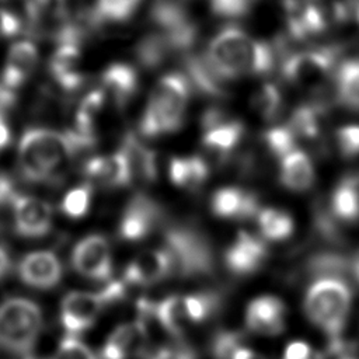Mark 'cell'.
Masks as SVG:
<instances>
[{"label": "cell", "mask_w": 359, "mask_h": 359, "mask_svg": "<svg viewBox=\"0 0 359 359\" xmlns=\"http://www.w3.org/2000/svg\"><path fill=\"white\" fill-rule=\"evenodd\" d=\"M94 143L74 130L28 129L18 143L20 170L29 181H49L76 151L91 147Z\"/></svg>", "instance_id": "6da1fadb"}, {"label": "cell", "mask_w": 359, "mask_h": 359, "mask_svg": "<svg viewBox=\"0 0 359 359\" xmlns=\"http://www.w3.org/2000/svg\"><path fill=\"white\" fill-rule=\"evenodd\" d=\"M205 59L220 80L268 73L275 63L272 48L237 27H226L212 38Z\"/></svg>", "instance_id": "7a4b0ae2"}, {"label": "cell", "mask_w": 359, "mask_h": 359, "mask_svg": "<svg viewBox=\"0 0 359 359\" xmlns=\"http://www.w3.org/2000/svg\"><path fill=\"white\" fill-rule=\"evenodd\" d=\"M189 97V84L184 74L163 76L150 93L139 130L146 137L171 133L181 128Z\"/></svg>", "instance_id": "3957f363"}, {"label": "cell", "mask_w": 359, "mask_h": 359, "mask_svg": "<svg viewBox=\"0 0 359 359\" xmlns=\"http://www.w3.org/2000/svg\"><path fill=\"white\" fill-rule=\"evenodd\" d=\"M352 303L351 287L335 276L314 280L304 296V311L313 324L320 327L331 341L338 339Z\"/></svg>", "instance_id": "277c9868"}, {"label": "cell", "mask_w": 359, "mask_h": 359, "mask_svg": "<svg viewBox=\"0 0 359 359\" xmlns=\"http://www.w3.org/2000/svg\"><path fill=\"white\" fill-rule=\"evenodd\" d=\"M41 307L27 297L0 303V349L27 358L42 330Z\"/></svg>", "instance_id": "5b68a950"}, {"label": "cell", "mask_w": 359, "mask_h": 359, "mask_svg": "<svg viewBox=\"0 0 359 359\" xmlns=\"http://www.w3.org/2000/svg\"><path fill=\"white\" fill-rule=\"evenodd\" d=\"M126 283L109 280L100 292H69L60 302V323L69 335L81 334L94 325L102 310L125 297Z\"/></svg>", "instance_id": "8992f818"}, {"label": "cell", "mask_w": 359, "mask_h": 359, "mask_svg": "<svg viewBox=\"0 0 359 359\" xmlns=\"http://www.w3.org/2000/svg\"><path fill=\"white\" fill-rule=\"evenodd\" d=\"M165 250L171 255L174 273L199 276L213 269V254L206 238L192 229L171 227L165 231Z\"/></svg>", "instance_id": "52a82bcc"}, {"label": "cell", "mask_w": 359, "mask_h": 359, "mask_svg": "<svg viewBox=\"0 0 359 359\" xmlns=\"http://www.w3.org/2000/svg\"><path fill=\"white\" fill-rule=\"evenodd\" d=\"M337 55L335 48L296 52L285 59L282 74L287 83L303 90L321 88L334 70Z\"/></svg>", "instance_id": "ba28073f"}, {"label": "cell", "mask_w": 359, "mask_h": 359, "mask_svg": "<svg viewBox=\"0 0 359 359\" xmlns=\"http://www.w3.org/2000/svg\"><path fill=\"white\" fill-rule=\"evenodd\" d=\"M72 266L90 280L107 282L112 275V258L107 238L101 234H88L72 251Z\"/></svg>", "instance_id": "9c48e42d"}, {"label": "cell", "mask_w": 359, "mask_h": 359, "mask_svg": "<svg viewBox=\"0 0 359 359\" xmlns=\"http://www.w3.org/2000/svg\"><path fill=\"white\" fill-rule=\"evenodd\" d=\"M15 231L28 238H38L49 233L52 227V208L45 201L18 194L13 203Z\"/></svg>", "instance_id": "30bf717a"}, {"label": "cell", "mask_w": 359, "mask_h": 359, "mask_svg": "<svg viewBox=\"0 0 359 359\" xmlns=\"http://www.w3.org/2000/svg\"><path fill=\"white\" fill-rule=\"evenodd\" d=\"M17 273L22 283L46 290L60 282L63 268L55 252L41 250L24 255L17 265Z\"/></svg>", "instance_id": "8fae6325"}, {"label": "cell", "mask_w": 359, "mask_h": 359, "mask_svg": "<svg viewBox=\"0 0 359 359\" xmlns=\"http://www.w3.org/2000/svg\"><path fill=\"white\" fill-rule=\"evenodd\" d=\"M174 273L171 255L165 248L146 250L136 255L125 268L123 282L130 285L150 286Z\"/></svg>", "instance_id": "7c38bea8"}, {"label": "cell", "mask_w": 359, "mask_h": 359, "mask_svg": "<svg viewBox=\"0 0 359 359\" xmlns=\"http://www.w3.org/2000/svg\"><path fill=\"white\" fill-rule=\"evenodd\" d=\"M146 320L137 317L135 321L118 325L107 338L100 359H130L140 356L146 349Z\"/></svg>", "instance_id": "4fadbf2b"}, {"label": "cell", "mask_w": 359, "mask_h": 359, "mask_svg": "<svg viewBox=\"0 0 359 359\" xmlns=\"http://www.w3.org/2000/svg\"><path fill=\"white\" fill-rule=\"evenodd\" d=\"M160 219L158 206L144 195L133 196L119 220L118 233L122 240L137 241L150 234Z\"/></svg>", "instance_id": "5bb4252c"}, {"label": "cell", "mask_w": 359, "mask_h": 359, "mask_svg": "<svg viewBox=\"0 0 359 359\" xmlns=\"http://www.w3.org/2000/svg\"><path fill=\"white\" fill-rule=\"evenodd\" d=\"M268 254L264 241L245 231H240L234 243L224 252V262L229 271L236 275H248L255 272Z\"/></svg>", "instance_id": "9a60e30c"}, {"label": "cell", "mask_w": 359, "mask_h": 359, "mask_svg": "<svg viewBox=\"0 0 359 359\" xmlns=\"http://www.w3.org/2000/svg\"><path fill=\"white\" fill-rule=\"evenodd\" d=\"M247 327L261 335H276L285 328V304L275 296L252 299L245 310Z\"/></svg>", "instance_id": "2e32d148"}, {"label": "cell", "mask_w": 359, "mask_h": 359, "mask_svg": "<svg viewBox=\"0 0 359 359\" xmlns=\"http://www.w3.org/2000/svg\"><path fill=\"white\" fill-rule=\"evenodd\" d=\"M202 126L203 146L219 154H226L233 150L244 135L241 122L224 121L217 111H208L202 119Z\"/></svg>", "instance_id": "e0dca14e"}, {"label": "cell", "mask_w": 359, "mask_h": 359, "mask_svg": "<svg viewBox=\"0 0 359 359\" xmlns=\"http://www.w3.org/2000/svg\"><path fill=\"white\" fill-rule=\"evenodd\" d=\"M88 180L107 188L125 187L132 181L129 161L122 150L111 156H97L90 158L84 165Z\"/></svg>", "instance_id": "ac0fdd59"}, {"label": "cell", "mask_w": 359, "mask_h": 359, "mask_svg": "<svg viewBox=\"0 0 359 359\" xmlns=\"http://www.w3.org/2000/svg\"><path fill=\"white\" fill-rule=\"evenodd\" d=\"M213 215L224 219H248L259 212L258 199L254 194L240 188H220L210 202Z\"/></svg>", "instance_id": "d6986e66"}, {"label": "cell", "mask_w": 359, "mask_h": 359, "mask_svg": "<svg viewBox=\"0 0 359 359\" xmlns=\"http://www.w3.org/2000/svg\"><path fill=\"white\" fill-rule=\"evenodd\" d=\"M36 63V48L28 41H18L8 49L0 81L14 91L29 77Z\"/></svg>", "instance_id": "ffe728a7"}, {"label": "cell", "mask_w": 359, "mask_h": 359, "mask_svg": "<svg viewBox=\"0 0 359 359\" xmlns=\"http://www.w3.org/2000/svg\"><path fill=\"white\" fill-rule=\"evenodd\" d=\"M80 49L79 43H59L50 57V74L56 83L66 91L77 90L83 83V74L79 70Z\"/></svg>", "instance_id": "44dd1931"}, {"label": "cell", "mask_w": 359, "mask_h": 359, "mask_svg": "<svg viewBox=\"0 0 359 359\" xmlns=\"http://www.w3.org/2000/svg\"><path fill=\"white\" fill-rule=\"evenodd\" d=\"M102 91L109 95L115 105L123 107L137 88V73L132 66L115 63L102 73Z\"/></svg>", "instance_id": "7402d4cb"}, {"label": "cell", "mask_w": 359, "mask_h": 359, "mask_svg": "<svg viewBox=\"0 0 359 359\" xmlns=\"http://www.w3.org/2000/svg\"><path fill=\"white\" fill-rule=\"evenodd\" d=\"M280 182L290 191L302 192L314 182V168L309 156L302 150H293L280 158Z\"/></svg>", "instance_id": "603a6c76"}, {"label": "cell", "mask_w": 359, "mask_h": 359, "mask_svg": "<svg viewBox=\"0 0 359 359\" xmlns=\"http://www.w3.org/2000/svg\"><path fill=\"white\" fill-rule=\"evenodd\" d=\"M121 150L125 153L129 161L132 180L136 178L143 182L154 181L157 175L156 154L150 149H147L132 133H129L125 136Z\"/></svg>", "instance_id": "cb8c5ba5"}, {"label": "cell", "mask_w": 359, "mask_h": 359, "mask_svg": "<svg viewBox=\"0 0 359 359\" xmlns=\"http://www.w3.org/2000/svg\"><path fill=\"white\" fill-rule=\"evenodd\" d=\"M168 174L171 182L177 187L195 189L206 181L209 168L206 161L198 156L174 157L170 163Z\"/></svg>", "instance_id": "d4e9b609"}, {"label": "cell", "mask_w": 359, "mask_h": 359, "mask_svg": "<svg viewBox=\"0 0 359 359\" xmlns=\"http://www.w3.org/2000/svg\"><path fill=\"white\" fill-rule=\"evenodd\" d=\"M335 90L341 104L359 111V59H349L341 63L335 72Z\"/></svg>", "instance_id": "484cf974"}, {"label": "cell", "mask_w": 359, "mask_h": 359, "mask_svg": "<svg viewBox=\"0 0 359 359\" xmlns=\"http://www.w3.org/2000/svg\"><path fill=\"white\" fill-rule=\"evenodd\" d=\"M151 317H154L171 335H181L184 332L185 324L188 323L182 296L171 294L157 303L154 302Z\"/></svg>", "instance_id": "4316f807"}, {"label": "cell", "mask_w": 359, "mask_h": 359, "mask_svg": "<svg viewBox=\"0 0 359 359\" xmlns=\"http://www.w3.org/2000/svg\"><path fill=\"white\" fill-rule=\"evenodd\" d=\"M105 93L98 88L94 91H90L80 102L77 111H76V128L73 129L77 132L80 136L95 142V133H94V126H95V119L98 114L102 109L104 101H105Z\"/></svg>", "instance_id": "83f0119b"}, {"label": "cell", "mask_w": 359, "mask_h": 359, "mask_svg": "<svg viewBox=\"0 0 359 359\" xmlns=\"http://www.w3.org/2000/svg\"><path fill=\"white\" fill-rule=\"evenodd\" d=\"M259 231L264 238L280 241L293 233V219L283 210L273 208L261 209L257 215Z\"/></svg>", "instance_id": "f1b7e54d"}, {"label": "cell", "mask_w": 359, "mask_h": 359, "mask_svg": "<svg viewBox=\"0 0 359 359\" xmlns=\"http://www.w3.org/2000/svg\"><path fill=\"white\" fill-rule=\"evenodd\" d=\"M331 210L344 222H355L359 219V195L349 178H344L335 188L331 198Z\"/></svg>", "instance_id": "f546056e"}, {"label": "cell", "mask_w": 359, "mask_h": 359, "mask_svg": "<svg viewBox=\"0 0 359 359\" xmlns=\"http://www.w3.org/2000/svg\"><path fill=\"white\" fill-rule=\"evenodd\" d=\"M323 115H324V109L321 107L303 105L293 112L287 126L293 130L297 139L299 137L313 139V137H317L320 133Z\"/></svg>", "instance_id": "4dcf8cb0"}, {"label": "cell", "mask_w": 359, "mask_h": 359, "mask_svg": "<svg viewBox=\"0 0 359 359\" xmlns=\"http://www.w3.org/2000/svg\"><path fill=\"white\" fill-rule=\"evenodd\" d=\"M140 0H94L93 22H122L130 18Z\"/></svg>", "instance_id": "1f68e13d"}, {"label": "cell", "mask_w": 359, "mask_h": 359, "mask_svg": "<svg viewBox=\"0 0 359 359\" xmlns=\"http://www.w3.org/2000/svg\"><path fill=\"white\" fill-rule=\"evenodd\" d=\"M184 310L189 323H202L208 320L219 306V296L215 292H199L182 296Z\"/></svg>", "instance_id": "d6a6232c"}, {"label": "cell", "mask_w": 359, "mask_h": 359, "mask_svg": "<svg viewBox=\"0 0 359 359\" xmlns=\"http://www.w3.org/2000/svg\"><path fill=\"white\" fill-rule=\"evenodd\" d=\"M296 135L287 125L271 128L264 133V142L268 150L279 160L296 150Z\"/></svg>", "instance_id": "836d02e7"}, {"label": "cell", "mask_w": 359, "mask_h": 359, "mask_svg": "<svg viewBox=\"0 0 359 359\" xmlns=\"http://www.w3.org/2000/svg\"><path fill=\"white\" fill-rule=\"evenodd\" d=\"M254 109L264 119H273L282 107V94L275 84H264L252 98Z\"/></svg>", "instance_id": "e575fe53"}, {"label": "cell", "mask_w": 359, "mask_h": 359, "mask_svg": "<svg viewBox=\"0 0 359 359\" xmlns=\"http://www.w3.org/2000/svg\"><path fill=\"white\" fill-rule=\"evenodd\" d=\"M90 202H91V187L88 184L79 185L76 188H72L63 196L60 209L66 216L72 219H79L88 212Z\"/></svg>", "instance_id": "d590c367"}, {"label": "cell", "mask_w": 359, "mask_h": 359, "mask_svg": "<svg viewBox=\"0 0 359 359\" xmlns=\"http://www.w3.org/2000/svg\"><path fill=\"white\" fill-rule=\"evenodd\" d=\"M50 359H98L94 352L76 335H66Z\"/></svg>", "instance_id": "8d00e7d4"}, {"label": "cell", "mask_w": 359, "mask_h": 359, "mask_svg": "<svg viewBox=\"0 0 359 359\" xmlns=\"http://www.w3.org/2000/svg\"><path fill=\"white\" fill-rule=\"evenodd\" d=\"M243 346V338L238 332L222 331L212 344V353L215 359H233L238 348Z\"/></svg>", "instance_id": "74e56055"}, {"label": "cell", "mask_w": 359, "mask_h": 359, "mask_svg": "<svg viewBox=\"0 0 359 359\" xmlns=\"http://www.w3.org/2000/svg\"><path fill=\"white\" fill-rule=\"evenodd\" d=\"M337 146L344 157L359 156V125H345L335 133Z\"/></svg>", "instance_id": "f35d334b"}, {"label": "cell", "mask_w": 359, "mask_h": 359, "mask_svg": "<svg viewBox=\"0 0 359 359\" xmlns=\"http://www.w3.org/2000/svg\"><path fill=\"white\" fill-rule=\"evenodd\" d=\"M210 10L220 17H241L247 14L255 0H208Z\"/></svg>", "instance_id": "ab89813d"}, {"label": "cell", "mask_w": 359, "mask_h": 359, "mask_svg": "<svg viewBox=\"0 0 359 359\" xmlns=\"http://www.w3.org/2000/svg\"><path fill=\"white\" fill-rule=\"evenodd\" d=\"M282 359H325V356L303 341H293L285 348Z\"/></svg>", "instance_id": "60d3db41"}, {"label": "cell", "mask_w": 359, "mask_h": 359, "mask_svg": "<svg viewBox=\"0 0 359 359\" xmlns=\"http://www.w3.org/2000/svg\"><path fill=\"white\" fill-rule=\"evenodd\" d=\"M149 359H196V355L189 346L174 345L157 349Z\"/></svg>", "instance_id": "b9f144b4"}, {"label": "cell", "mask_w": 359, "mask_h": 359, "mask_svg": "<svg viewBox=\"0 0 359 359\" xmlns=\"http://www.w3.org/2000/svg\"><path fill=\"white\" fill-rule=\"evenodd\" d=\"M21 28V21L18 17L7 10L0 8V38L13 36Z\"/></svg>", "instance_id": "7bdbcfd3"}, {"label": "cell", "mask_w": 359, "mask_h": 359, "mask_svg": "<svg viewBox=\"0 0 359 359\" xmlns=\"http://www.w3.org/2000/svg\"><path fill=\"white\" fill-rule=\"evenodd\" d=\"M18 195V192L14 191V185L10 178L0 174V206L13 203L14 198Z\"/></svg>", "instance_id": "ee69618b"}, {"label": "cell", "mask_w": 359, "mask_h": 359, "mask_svg": "<svg viewBox=\"0 0 359 359\" xmlns=\"http://www.w3.org/2000/svg\"><path fill=\"white\" fill-rule=\"evenodd\" d=\"M13 269V261L8 250L0 244V280L8 276Z\"/></svg>", "instance_id": "f6af8a7d"}, {"label": "cell", "mask_w": 359, "mask_h": 359, "mask_svg": "<svg viewBox=\"0 0 359 359\" xmlns=\"http://www.w3.org/2000/svg\"><path fill=\"white\" fill-rule=\"evenodd\" d=\"M233 359H266V358H264L262 355H259L255 351H252V349H250V348L243 345L241 348L237 349V352L234 353Z\"/></svg>", "instance_id": "bcb514c9"}, {"label": "cell", "mask_w": 359, "mask_h": 359, "mask_svg": "<svg viewBox=\"0 0 359 359\" xmlns=\"http://www.w3.org/2000/svg\"><path fill=\"white\" fill-rule=\"evenodd\" d=\"M8 143H10V129L3 119L0 121V150L4 149Z\"/></svg>", "instance_id": "7dc6e473"}, {"label": "cell", "mask_w": 359, "mask_h": 359, "mask_svg": "<svg viewBox=\"0 0 359 359\" xmlns=\"http://www.w3.org/2000/svg\"><path fill=\"white\" fill-rule=\"evenodd\" d=\"M349 269H351V273L355 278V280L359 283V252L355 254L349 259Z\"/></svg>", "instance_id": "c3c4849f"}, {"label": "cell", "mask_w": 359, "mask_h": 359, "mask_svg": "<svg viewBox=\"0 0 359 359\" xmlns=\"http://www.w3.org/2000/svg\"><path fill=\"white\" fill-rule=\"evenodd\" d=\"M341 359H355V358H351V356H344V358H341Z\"/></svg>", "instance_id": "681fc988"}, {"label": "cell", "mask_w": 359, "mask_h": 359, "mask_svg": "<svg viewBox=\"0 0 359 359\" xmlns=\"http://www.w3.org/2000/svg\"><path fill=\"white\" fill-rule=\"evenodd\" d=\"M0 121H3V115L1 114H0Z\"/></svg>", "instance_id": "f907efd6"}]
</instances>
